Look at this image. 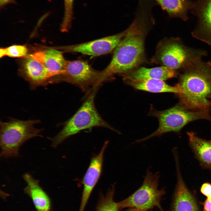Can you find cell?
<instances>
[{
    "label": "cell",
    "mask_w": 211,
    "mask_h": 211,
    "mask_svg": "<svg viewBox=\"0 0 211 211\" xmlns=\"http://www.w3.org/2000/svg\"><path fill=\"white\" fill-rule=\"evenodd\" d=\"M153 7L146 2L138 3L135 19L113 51L110 62L101 71L105 81L115 74L122 75L135 69L144 62L147 30L154 21L152 12Z\"/></svg>",
    "instance_id": "cell-1"
},
{
    "label": "cell",
    "mask_w": 211,
    "mask_h": 211,
    "mask_svg": "<svg viewBox=\"0 0 211 211\" xmlns=\"http://www.w3.org/2000/svg\"><path fill=\"white\" fill-rule=\"evenodd\" d=\"M176 84L180 103L193 111L211 108V62L198 58L181 70Z\"/></svg>",
    "instance_id": "cell-2"
},
{
    "label": "cell",
    "mask_w": 211,
    "mask_h": 211,
    "mask_svg": "<svg viewBox=\"0 0 211 211\" xmlns=\"http://www.w3.org/2000/svg\"><path fill=\"white\" fill-rule=\"evenodd\" d=\"M99 87L94 88L87 95L81 106L64 123L61 131L51 138L52 147L56 148L71 136L82 130L93 127H102L117 132L102 118L96 108L95 98Z\"/></svg>",
    "instance_id": "cell-3"
},
{
    "label": "cell",
    "mask_w": 211,
    "mask_h": 211,
    "mask_svg": "<svg viewBox=\"0 0 211 211\" xmlns=\"http://www.w3.org/2000/svg\"><path fill=\"white\" fill-rule=\"evenodd\" d=\"M38 120H22L13 118L0 122V157L8 158L19 156L20 147L26 141L36 137H42V129L35 127Z\"/></svg>",
    "instance_id": "cell-4"
},
{
    "label": "cell",
    "mask_w": 211,
    "mask_h": 211,
    "mask_svg": "<svg viewBox=\"0 0 211 211\" xmlns=\"http://www.w3.org/2000/svg\"><path fill=\"white\" fill-rule=\"evenodd\" d=\"M149 113L150 115L156 117L158 120V127L150 135L136 140V143L141 142L168 132H178L187 124L195 120L204 119L211 121L209 110H192L187 108L180 103L166 110H152Z\"/></svg>",
    "instance_id": "cell-5"
},
{
    "label": "cell",
    "mask_w": 211,
    "mask_h": 211,
    "mask_svg": "<svg viewBox=\"0 0 211 211\" xmlns=\"http://www.w3.org/2000/svg\"><path fill=\"white\" fill-rule=\"evenodd\" d=\"M207 54L206 50L186 46L178 38H172L159 43L152 61L176 71Z\"/></svg>",
    "instance_id": "cell-6"
},
{
    "label": "cell",
    "mask_w": 211,
    "mask_h": 211,
    "mask_svg": "<svg viewBox=\"0 0 211 211\" xmlns=\"http://www.w3.org/2000/svg\"><path fill=\"white\" fill-rule=\"evenodd\" d=\"M159 177L158 172L153 173L147 169L140 187L128 197L117 203L119 208L130 207L148 211L156 207L164 211L160 202L166 192L164 188H158Z\"/></svg>",
    "instance_id": "cell-7"
},
{
    "label": "cell",
    "mask_w": 211,
    "mask_h": 211,
    "mask_svg": "<svg viewBox=\"0 0 211 211\" xmlns=\"http://www.w3.org/2000/svg\"><path fill=\"white\" fill-rule=\"evenodd\" d=\"M59 81L76 85L87 95L103 82L101 71L94 69L86 61L81 59L67 61Z\"/></svg>",
    "instance_id": "cell-8"
},
{
    "label": "cell",
    "mask_w": 211,
    "mask_h": 211,
    "mask_svg": "<svg viewBox=\"0 0 211 211\" xmlns=\"http://www.w3.org/2000/svg\"><path fill=\"white\" fill-rule=\"evenodd\" d=\"M127 31L90 41L60 47L64 51L77 52L93 56H99L114 51Z\"/></svg>",
    "instance_id": "cell-9"
},
{
    "label": "cell",
    "mask_w": 211,
    "mask_h": 211,
    "mask_svg": "<svg viewBox=\"0 0 211 211\" xmlns=\"http://www.w3.org/2000/svg\"><path fill=\"white\" fill-rule=\"evenodd\" d=\"M108 143H104L100 152L93 157L83 178V188L79 211H84L91 193L101 174L104 152Z\"/></svg>",
    "instance_id": "cell-10"
},
{
    "label": "cell",
    "mask_w": 211,
    "mask_h": 211,
    "mask_svg": "<svg viewBox=\"0 0 211 211\" xmlns=\"http://www.w3.org/2000/svg\"><path fill=\"white\" fill-rule=\"evenodd\" d=\"M191 11L198 19L192 36L211 45V0H197Z\"/></svg>",
    "instance_id": "cell-11"
},
{
    "label": "cell",
    "mask_w": 211,
    "mask_h": 211,
    "mask_svg": "<svg viewBox=\"0 0 211 211\" xmlns=\"http://www.w3.org/2000/svg\"><path fill=\"white\" fill-rule=\"evenodd\" d=\"M21 73L32 90L53 83V77L45 66L31 55L23 61Z\"/></svg>",
    "instance_id": "cell-12"
},
{
    "label": "cell",
    "mask_w": 211,
    "mask_h": 211,
    "mask_svg": "<svg viewBox=\"0 0 211 211\" xmlns=\"http://www.w3.org/2000/svg\"><path fill=\"white\" fill-rule=\"evenodd\" d=\"M177 183L174 193L172 211H199L195 198L187 187L182 178L178 157H174Z\"/></svg>",
    "instance_id": "cell-13"
},
{
    "label": "cell",
    "mask_w": 211,
    "mask_h": 211,
    "mask_svg": "<svg viewBox=\"0 0 211 211\" xmlns=\"http://www.w3.org/2000/svg\"><path fill=\"white\" fill-rule=\"evenodd\" d=\"M30 55L45 66L53 77L54 83L58 82L60 77L65 72L67 62L62 51L48 48Z\"/></svg>",
    "instance_id": "cell-14"
},
{
    "label": "cell",
    "mask_w": 211,
    "mask_h": 211,
    "mask_svg": "<svg viewBox=\"0 0 211 211\" xmlns=\"http://www.w3.org/2000/svg\"><path fill=\"white\" fill-rule=\"evenodd\" d=\"M177 74L176 71L162 66L150 68L140 67L121 75L124 81L149 79L164 81L175 77Z\"/></svg>",
    "instance_id": "cell-15"
},
{
    "label": "cell",
    "mask_w": 211,
    "mask_h": 211,
    "mask_svg": "<svg viewBox=\"0 0 211 211\" xmlns=\"http://www.w3.org/2000/svg\"><path fill=\"white\" fill-rule=\"evenodd\" d=\"M23 178L27 184L25 190L32 198L38 211H49V198L40 186L38 181L28 173L24 174Z\"/></svg>",
    "instance_id": "cell-16"
},
{
    "label": "cell",
    "mask_w": 211,
    "mask_h": 211,
    "mask_svg": "<svg viewBox=\"0 0 211 211\" xmlns=\"http://www.w3.org/2000/svg\"><path fill=\"white\" fill-rule=\"evenodd\" d=\"M187 134L190 146L200 165L211 169V141L199 137L193 132Z\"/></svg>",
    "instance_id": "cell-17"
},
{
    "label": "cell",
    "mask_w": 211,
    "mask_h": 211,
    "mask_svg": "<svg viewBox=\"0 0 211 211\" xmlns=\"http://www.w3.org/2000/svg\"><path fill=\"white\" fill-rule=\"evenodd\" d=\"M154 0L169 17L178 18L184 21L188 20V13L194 5V2L189 0Z\"/></svg>",
    "instance_id": "cell-18"
},
{
    "label": "cell",
    "mask_w": 211,
    "mask_h": 211,
    "mask_svg": "<svg viewBox=\"0 0 211 211\" xmlns=\"http://www.w3.org/2000/svg\"><path fill=\"white\" fill-rule=\"evenodd\" d=\"M124 82L139 90L154 93H171L177 94L178 93V90L176 85L170 86L164 81L161 79L129 80L124 81Z\"/></svg>",
    "instance_id": "cell-19"
},
{
    "label": "cell",
    "mask_w": 211,
    "mask_h": 211,
    "mask_svg": "<svg viewBox=\"0 0 211 211\" xmlns=\"http://www.w3.org/2000/svg\"><path fill=\"white\" fill-rule=\"evenodd\" d=\"M115 186L112 185L105 195L101 198L96 211H119L117 203L114 200Z\"/></svg>",
    "instance_id": "cell-20"
},
{
    "label": "cell",
    "mask_w": 211,
    "mask_h": 211,
    "mask_svg": "<svg viewBox=\"0 0 211 211\" xmlns=\"http://www.w3.org/2000/svg\"><path fill=\"white\" fill-rule=\"evenodd\" d=\"M28 52V49L25 45H13L6 48L0 49L1 58L5 56L12 57H20L25 56Z\"/></svg>",
    "instance_id": "cell-21"
},
{
    "label": "cell",
    "mask_w": 211,
    "mask_h": 211,
    "mask_svg": "<svg viewBox=\"0 0 211 211\" xmlns=\"http://www.w3.org/2000/svg\"><path fill=\"white\" fill-rule=\"evenodd\" d=\"M64 13L61 27L63 32L67 31L70 28L73 15L74 0H63Z\"/></svg>",
    "instance_id": "cell-22"
},
{
    "label": "cell",
    "mask_w": 211,
    "mask_h": 211,
    "mask_svg": "<svg viewBox=\"0 0 211 211\" xmlns=\"http://www.w3.org/2000/svg\"><path fill=\"white\" fill-rule=\"evenodd\" d=\"M201 193L207 197L211 193V184L209 183H205L201 186L200 188Z\"/></svg>",
    "instance_id": "cell-23"
},
{
    "label": "cell",
    "mask_w": 211,
    "mask_h": 211,
    "mask_svg": "<svg viewBox=\"0 0 211 211\" xmlns=\"http://www.w3.org/2000/svg\"><path fill=\"white\" fill-rule=\"evenodd\" d=\"M15 0H0V8L1 10L9 4H16Z\"/></svg>",
    "instance_id": "cell-24"
},
{
    "label": "cell",
    "mask_w": 211,
    "mask_h": 211,
    "mask_svg": "<svg viewBox=\"0 0 211 211\" xmlns=\"http://www.w3.org/2000/svg\"><path fill=\"white\" fill-rule=\"evenodd\" d=\"M203 211H211V201L207 198L203 203Z\"/></svg>",
    "instance_id": "cell-25"
},
{
    "label": "cell",
    "mask_w": 211,
    "mask_h": 211,
    "mask_svg": "<svg viewBox=\"0 0 211 211\" xmlns=\"http://www.w3.org/2000/svg\"><path fill=\"white\" fill-rule=\"evenodd\" d=\"M125 211H142L140 210H139L138 209H136V208H130V209H128Z\"/></svg>",
    "instance_id": "cell-26"
}]
</instances>
